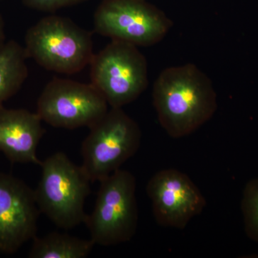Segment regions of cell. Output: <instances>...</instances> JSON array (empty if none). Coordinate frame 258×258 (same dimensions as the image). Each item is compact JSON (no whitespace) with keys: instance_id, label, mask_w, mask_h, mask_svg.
I'll return each mask as SVG.
<instances>
[{"instance_id":"obj_11","label":"cell","mask_w":258,"mask_h":258,"mask_svg":"<svg viewBox=\"0 0 258 258\" xmlns=\"http://www.w3.org/2000/svg\"><path fill=\"white\" fill-rule=\"evenodd\" d=\"M36 113L0 106V152L9 160L40 165L37 149L45 130Z\"/></svg>"},{"instance_id":"obj_14","label":"cell","mask_w":258,"mask_h":258,"mask_svg":"<svg viewBox=\"0 0 258 258\" xmlns=\"http://www.w3.org/2000/svg\"><path fill=\"white\" fill-rule=\"evenodd\" d=\"M241 208L246 233L258 242V177L250 180L244 187Z\"/></svg>"},{"instance_id":"obj_1","label":"cell","mask_w":258,"mask_h":258,"mask_svg":"<svg viewBox=\"0 0 258 258\" xmlns=\"http://www.w3.org/2000/svg\"><path fill=\"white\" fill-rule=\"evenodd\" d=\"M152 96L159 123L174 139L196 132L218 106L211 80L191 63L163 70L154 83Z\"/></svg>"},{"instance_id":"obj_4","label":"cell","mask_w":258,"mask_h":258,"mask_svg":"<svg viewBox=\"0 0 258 258\" xmlns=\"http://www.w3.org/2000/svg\"><path fill=\"white\" fill-rule=\"evenodd\" d=\"M136 189L133 174L120 169L100 181L94 208L84 222L95 244L116 245L132 240L139 222Z\"/></svg>"},{"instance_id":"obj_10","label":"cell","mask_w":258,"mask_h":258,"mask_svg":"<svg viewBox=\"0 0 258 258\" xmlns=\"http://www.w3.org/2000/svg\"><path fill=\"white\" fill-rule=\"evenodd\" d=\"M40 211L34 190L0 172V252L12 254L36 237Z\"/></svg>"},{"instance_id":"obj_8","label":"cell","mask_w":258,"mask_h":258,"mask_svg":"<svg viewBox=\"0 0 258 258\" xmlns=\"http://www.w3.org/2000/svg\"><path fill=\"white\" fill-rule=\"evenodd\" d=\"M103 95L92 84L55 78L39 97L37 113L55 128L92 126L109 108Z\"/></svg>"},{"instance_id":"obj_2","label":"cell","mask_w":258,"mask_h":258,"mask_svg":"<svg viewBox=\"0 0 258 258\" xmlns=\"http://www.w3.org/2000/svg\"><path fill=\"white\" fill-rule=\"evenodd\" d=\"M40 166L41 176L34 192L40 213L64 230L84 223L91 181L82 166L75 164L63 152L55 153Z\"/></svg>"},{"instance_id":"obj_12","label":"cell","mask_w":258,"mask_h":258,"mask_svg":"<svg viewBox=\"0 0 258 258\" xmlns=\"http://www.w3.org/2000/svg\"><path fill=\"white\" fill-rule=\"evenodd\" d=\"M95 244L91 239L84 240L53 232L41 237H35L29 257L86 258L92 252Z\"/></svg>"},{"instance_id":"obj_13","label":"cell","mask_w":258,"mask_h":258,"mask_svg":"<svg viewBox=\"0 0 258 258\" xmlns=\"http://www.w3.org/2000/svg\"><path fill=\"white\" fill-rule=\"evenodd\" d=\"M27 57L25 48L17 42L0 47V106L18 92L28 77Z\"/></svg>"},{"instance_id":"obj_5","label":"cell","mask_w":258,"mask_h":258,"mask_svg":"<svg viewBox=\"0 0 258 258\" xmlns=\"http://www.w3.org/2000/svg\"><path fill=\"white\" fill-rule=\"evenodd\" d=\"M89 128L81 147V166L91 182H100L120 169L137 152L142 131L122 108H110Z\"/></svg>"},{"instance_id":"obj_9","label":"cell","mask_w":258,"mask_h":258,"mask_svg":"<svg viewBox=\"0 0 258 258\" xmlns=\"http://www.w3.org/2000/svg\"><path fill=\"white\" fill-rule=\"evenodd\" d=\"M148 196L159 225L184 229L203 212L207 201L189 176L174 169L156 173L148 181Z\"/></svg>"},{"instance_id":"obj_3","label":"cell","mask_w":258,"mask_h":258,"mask_svg":"<svg viewBox=\"0 0 258 258\" xmlns=\"http://www.w3.org/2000/svg\"><path fill=\"white\" fill-rule=\"evenodd\" d=\"M25 52L45 69L74 74L91 63L92 36L69 18L50 15L29 29Z\"/></svg>"},{"instance_id":"obj_16","label":"cell","mask_w":258,"mask_h":258,"mask_svg":"<svg viewBox=\"0 0 258 258\" xmlns=\"http://www.w3.org/2000/svg\"><path fill=\"white\" fill-rule=\"evenodd\" d=\"M4 37V25H3V20L0 18V43Z\"/></svg>"},{"instance_id":"obj_15","label":"cell","mask_w":258,"mask_h":258,"mask_svg":"<svg viewBox=\"0 0 258 258\" xmlns=\"http://www.w3.org/2000/svg\"><path fill=\"white\" fill-rule=\"evenodd\" d=\"M28 6L42 11H53L86 0H24Z\"/></svg>"},{"instance_id":"obj_7","label":"cell","mask_w":258,"mask_h":258,"mask_svg":"<svg viewBox=\"0 0 258 258\" xmlns=\"http://www.w3.org/2000/svg\"><path fill=\"white\" fill-rule=\"evenodd\" d=\"M172 21L144 0H105L94 15V30L112 40L149 47L167 35Z\"/></svg>"},{"instance_id":"obj_6","label":"cell","mask_w":258,"mask_h":258,"mask_svg":"<svg viewBox=\"0 0 258 258\" xmlns=\"http://www.w3.org/2000/svg\"><path fill=\"white\" fill-rule=\"evenodd\" d=\"M90 66L91 83L110 108H122L132 103L147 89V59L132 44L112 40L94 54Z\"/></svg>"}]
</instances>
